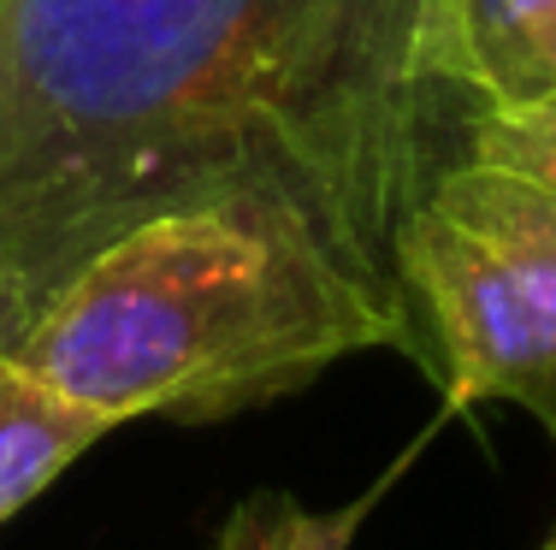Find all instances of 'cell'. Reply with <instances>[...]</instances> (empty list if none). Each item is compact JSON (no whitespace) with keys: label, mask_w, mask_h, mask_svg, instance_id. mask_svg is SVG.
I'll return each instance as SVG.
<instances>
[{"label":"cell","mask_w":556,"mask_h":550,"mask_svg":"<svg viewBox=\"0 0 556 550\" xmlns=\"http://www.w3.org/2000/svg\"><path fill=\"white\" fill-rule=\"evenodd\" d=\"M473 113L450 0H0V284L36 314L142 219L267 202L415 361L396 248Z\"/></svg>","instance_id":"cell-1"},{"label":"cell","mask_w":556,"mask_h":550,"mask_svg":"<svg viewBox=\"0 0 556 550\" xmlns=\"http://www.w3.org/2000/svg\"><path fill=\"white\" fill-rule=\"evenodd\" d=\"M362 349L408 356L350 272L267 202L154 214L60 284L7 344L36 379L125 421H225Z\"/></svg>","instance_id":"cell-2"},{"label":"cell","mask_w":556,"mask_h":550,"mask_svg":"<svg viewBox=\"0 0 556 550\" xmlns=\"http://www.w3.org/2000/svg\"><path fill=\"white\" fill-rule=\"evenodd\" d=\"M415 367L444 409L515 402L556 438V190L462 161L432 183L396 248Z\"/></svg>","instance_id":"cell-3"},{"label":"cell","mask_w":556,"mask_h":550,"mask_svg":"<svg viewBox=\"0 0 556 550\" xmlns=\"http://www.w3.org/2000/svg\"><path fill=\"white\" fill-rule=\"evenodd\" d=\"M450 65L480 113L556 101V0H450Z\"/></svg>","instance_id":"cell-4"},{"label":"cell","mask_w":556,"mask_h":550,"mask_svg":"<svg viewBox=\"0 0 556 550\" xmlns=\"http://www.w3.org/2000/svg\"><path fill=\"white\" fill-rule=\"evenodd\" d=\"M108 432L113 426L96 409L72 402L0 349V521H12L30 497H42Z\"/></svg>","instance_id":"cell-5"},{"label":"cell","mask_w":556,"mask_h":550,"mask_svg":"<svg viewBox=\"0 0 556 550\" xmlns=\"http://www.w3.org/2000/svg\"><path fill=\"white\" fill-rule=\"evenodd\" d=\"M379 503V491H362L343 509H308L290 491H255L231 509L214 550H350L362 515Z\"/></svg>","instance_id":"cell-6"},{"label":"cell","mask_w":556,"mask_h":550,"mask_svg":"<svg viewBox=\"0 0 556 550\" xmlns=\"http://www.w3.org/2000/svg\"><path fill=\"white\" fill-rule=\"evenodd\" d=\"M468 154L556 190V101L515 107V113H473Z\"/></svg>","instance_id":"cell-7"},{"label":"cell","mask_w":556,"mask_h":550,"mask_svg":"<svg viewBox=\"0 0 556 550\" xmlns=\"http://www.w3.org/2000/svg\"><path fill=\"white\" fill-rule=\"evenodd\" d=\"M24 320H30V308H24V303H18V296H12V291H7V284H0V349H7V344H12V337H18V332H24Z\"/></svg>","instance_id":"cell-8"},{"label":"cell","mask_w":556,"mask_h":550,"mask_svg":"<svg viewBox=\"0 0 556 550\" xmlns=\"http://www.w3.org/2000/svg\"><path fill=\"white\" fill-rule=\"evenodd\" d=\"M545 550H556V539H551V545H545Z\"/></svg>","instance_id":"cell-9"}]
</instances>
